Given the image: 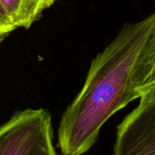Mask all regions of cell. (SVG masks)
<instances>
[{"instance_id": "6da1fadb", "label": "cell", "mask_w": 155, "mask_h": 155, "mask_svg": "<svg viewBox=\"0 0 155 155\" xmlns=\"http://www.w3.org/2000/svg\"><path fill=\"white\" fill-rule=\"evenodd\" d=\"M155 27V13L123 26L92 60L85 83L62 115L58 147L63 155H82L96 143L101 129L137 98L131 75L141 48Z\"/></svg>"}, {"instance_id": "7a4b0ae2", "label": "cell", "mask_w": 155, "mask_h": 155, "mask_svg": "<svg viewBox=\"0 0 155 155\" xmlns=\"http://www.w3.org/2000/svg\"><path fill=\"white\" fill-rule=\"evenodd\" d=\"M0 155H58L49 112L28 109L0 126Z\"/></svg>"}, {"instance_id": "3957f363", "label": "cell", "mask_w": 155, "mask_h": 155, "mask_svg": "<svg viewBox=\"0 0 155 155\" xmlns=\"http://www.w3.org/2000/svg\"><path fill=\"white\" fill-rule=\"evenodd\" d=\"M113 155H155V99H140L118 126Z\"/></svg>"}, {"instance_id": "277c9868", "label": "cell", "mask_w": 155, "mask_h": 155, "mask_svg": "<svg viewBox=\"0 0 155 155\" xmlns=\"http://www.w3.org/2000/svg\"><path fill=\"white\" fill-rule=\"evenodd\" d=\"M130 86L137 99H155V27L136 59Z\"/></svg>"}, {"instance_id": "5b68a950", "label": "cell", "mask_w": 155, "mask_h": 155, "mask_svg": "<svg viewBox=\"0 0 155 155\" xmlns=\"http://www.w3.org/2000/svg\"><path fill=\"white\" fill-rule=\"evenodd\" d=\"M56 1L58 0H0V4L16 28H29Z\"/></svg>"}, {"instance_id": "8992f818", "label": "cell", "mask_w": 155, "mask_h": 155, "mask_svg": "<svg viewBox=\"0 0 155 155\" xmlns=\"http://www.w3.org/2000/svg\"><path fill=\"white\" fill-rule=\"evenodd\" d=\"M15 29H17L16 27L11 23L6 11L0 4V38H5Z\"/></svg>"}]
</instances>
